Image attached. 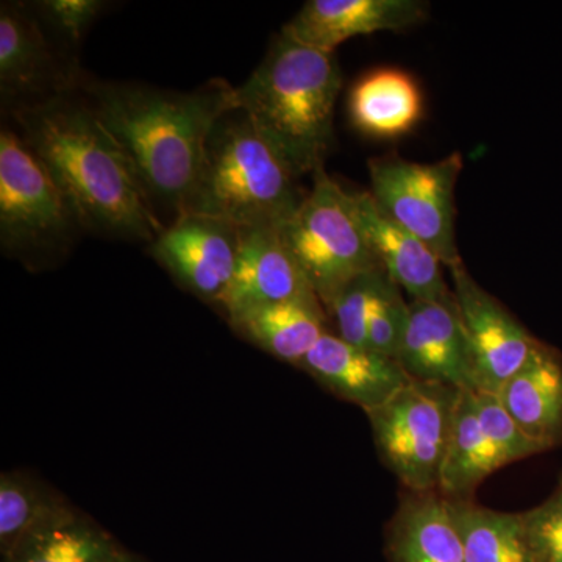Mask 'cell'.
I'll list each match as a JSON object with an SVG mask.
<instances>
[{"label":"cell","instance_id":"obj_1","mask_svg":"<svg viewBox=\"0 0 562 562\" xmlns=\"http://www.w3.org/2000/svg\"><path fill=\"white\" fill-rule=\"evenodd\" d=\"M80 90L120 144L151 210L160 206L176 217L183 213L211 131L238 109L236 88L222 79L194 91L83 79Z\"/></svg>","mask_w":562,"mask_h":562},{"label":"cell","instance_id":"obj_2","mask_svg":"<svg viewBox=\"0 0 562 562\" xmlns=\"http://www.w3.org/2000/svg\"><path fill=\"white\" fill-rule=\"evenodd\" d=\"M18 133L60 187L83 231L154 243L162 225L120 144L83 95H58L10 113Z\"/></svg>","mask_w":562,"mask_h":562},{"label":"cell","instance_id":"obj_3","mask_svg":"<svg viewBox=\"0 0 562 562\" xmlns=\"http://www.w3.org/2000/svg\"><path fill=\"white\" fill-rule=\"evenodd\" d=\"M341 87L335 54L280 33L249 79L236 88V99L261 138L301 179L324 166Z\"/></svg>","mask_w":562,"mask_h":562},{"label":"cell","instance_id":"obj_4","mask_svg":"<svg viewBox=\"0 0 562 562\" xmlns=\"http://www.w3.org/2000/svg\"><path fill=\"white\" fill-rule=\"evenodd\" d=\"M297 180L247 114L228 111L206 139L183 213L205 214L241 228H280L305 199Z\"/></svg>","mask_w":562,"mask_h":562},{"label":"cell","instance_id":"obj_5","mask_svg":"<svg viewBox=\"0 0 562 562\" xmlns=\"http://www.w3.org/2000/svg\"><path fill=\"white\" fill-rule=\"evenodd\" d=\"M81 222L31 147L11 127L0 133V247L32 269L69 254Z\"/></svg>","mask_w":562,"mask_h":562},{"label":"cell","instance_id":"obj_6","mask_svg":"<svg viewBox=\"0 0 562 562\" xmlns=\"http://www.w3.org/2000/svg\"><path fill=\"white\" fill-rule=\"evenodd\" d=\"M280 233L324 308L355 277L382 269L358 220L353 194L324 166L314 171L312 191Z\"/></svg>","mask_w":562,"mask_h":562},{"label":"cell","instance_id":"obj_7","mask_svg":"<svg viewBox=\"0 0 562 562\" xmlns=\"http://www.w3.org/2000/svg\"><path fill=\"white\" fill-rule=\"evenodd\" d=\"M460 394L409 380L390 401L366 413L383 464L408 492L439 490Z\"/></svg>","mask_w":562,"mask_h":562},{"label":"cell","instance_id":"obj_8","mask_svg":"<svg viewBox=\"0 0 562 562\" xmlns=\"http://www.w3.org/2000/svg\"><path fill=\"white\" fill-rule=\"evenodd\" d=\"M462 155L416 162L391 154L369 160L371 195L380 210L427 244L447 269L461 262L457 244L454 190Z\"/></svg>","mask_w":562,"mask_h":562},{"label":"cell","instance_id":"obj_9","mask_svg":"<svg viewBox=\"0 0 562 562\" xmlns=\"http://www.w3.org/2000/svg\"><path fill=\"white\" fill-rule=\"evenodd\" d=\"M32 5L0 7V95L13 111L70 94L83 77Z\"/></svg>","mask_w":562,"mask_h":562},{"label":"cell","instance_id":"obj_10","mask_svg":"<svg viewBox=\"0 0 562 562\" xmlns=\"http://www.w3.org/2000/svg\"><path fill=\"white\" fill-rule=\"evenodd\" d=\"M243 228L198 213H181L150 244V255L172 279L202 301L220 303L231 286Z\"/></svg>","mask_w":562,"mask_h":562},{"label":"cell","instance_id":"obj_11","mask_svg":"<svg viewBox=\"0 0 562 562\" xmlns=\"http://www.w3.org/2000/svg\"><path fill=\"white\" fill-rule=\"evenodd\" d=\"M449 271L458 312L471 344L475 391L498 394L541 342L476 283L464 262H458Z\"/></svg>","mask_w":562,"mask_h":562},{"label":"cell","instance_id":"obj_12","mask_svg":"<svg viewBox=\"0 0 562 562\" xmlns=\"http://www.w3.org/2000/svg\"><path fill=\"white\" fill-rule=\"evenodd\" d=\"M395 360L412 382L475 391V364L454 294L446 301L408 303Z\"/></svg>","mask_w":562,"mask_h":562},{"label":"cell","instance_id":"obj_13","mask_svg":"<svg viewBox=\"0 0 562 562\" xmlns=\"http://www.w3.org/2000/svg\"><path fill=\"white\" fill-rule=\"evenodd\" d=\"M430 3L420 0H310L281 35L312 49L335 54L355 36L401 32L428 16Z\"/></svg>","mask_w":562,"mask_h":562},{"label":"cell","instance_id":"obj_14","mask_svg":"<svg viewBox=\"0 0 562 562\" xmlns=\"http://www.w3.org/2000/svg\"><path fill=\"white\" fill-rule=\"evenodd\" d=\"M310 294L314 291L281 238L280 228H243L235 276L217 303L228 321L261 306Z\"/></svg>","mask_w":562,"mask_h":562},{"label":"cell","instance_id":"obj_15","mask_svg":"<svg viewBox=\"0 0 562 562\" xmlns=\"http://www.w3.org/2000/svg\"><path fill=\"white\" fill-rule=\"evenodd\" d=\"M316 382L364 413L379 408L409 382L395 358L325 333L301 366Z\"/></svg>","mask_w":562,"mask_h":562},{"label":"cell","instance_id":"obj_16","mask_svg":"<svg viewBox=\"0 0 562 562\" xmlns=\"http://www.w3.org/2000/svg\"><path fill=\"white\" fill-rule=\"evenodd\" d=\"M355 206L369 246L401 290L414 301H446L453 291L442 276V261L417 236L401 227L380 210L371 192H355Z\"/></svg>","mask_w":562,"mask_h":562},{"label":"cell","instance_id":"obj_17","mask_svg":"<svg viewBox=\"0 0 562 562\" xmlns=\"http://www.w3.org/2000/svg\"><path fill=\"white\" fill-rule=\"evenodd\" d=\"M390 562H465L452 506L438 491L408 492L386 532Z\"/></svg>","mask_w":562,"mask_h":562},{"label":"cell","instance_id":"obj_18","mask_svg":"<svg viewBox=\"0 0 562 562\" xmlns=\"http://www.w3.org/2000/svg\"><path fill=\"white\" fill-rule=\"evenodd\" d=\"M506 412L546 449L562 439V361L539 344L530 360L498 392Z\"/></svg>","mask_w":562,"mask_h":562},{"label":"cell","instance_id":"obj_19","mask_svg":"<svg viewBox=\"0 0 562 562\" xmlns=\"http://www.w3.org/2000/svg\"><path fill=\"white\" fill-rule=\"evenodd\" d=\"M327 312L317 295L291 299L251 310L231 321L243 338L277 360L301 368L325 335Z\"/></svg>","mask_w":562,"mask_h":562},{"label":"cell","instance_id":"obj_20","mask_svg":"<svg viewBox=\"0 0 562 562\" xmlns=\"http://www.w3.org/2000/svg\"><path fill=\"white\" fill-rule=\"evenodd\" d=\"M424 114V95L405 70L383 68L362 77L350 92L355 127L373 138H397L416 127Z\"/></svg>","mask_w":562,"mask_h":562},{"label":"cell","instance_id":"obj_21","mask_svg":"<svg viewBox=\"0 0 562 562\" xmlns=\"http://www.w3.org/2000/svg\"><path fill=\"white\" fill-rule=\"evenodd\" d=\"M120 550L109 532L63 503L32 528L3 562H109Z\"/></svg>","mask_w":562,"mask_h":562},{"label":"cell","instance_id":"obj_22","mask_svg":"<svg viewBox=\"0 0 562 562\" xmlns=\"http://www.w3.org/2000/svg\"><path fill=\"white\" fill-rule=\"evenodd\" d=\"M505 461L484 435L475 408V391H461L442 462L439 494L447 501H472L473 491Z\"/></svg>","mask_w":562,"mask_h":562},{"label":"cell","instance_id":"obj_23","mask_svg":"<svg viewBox=\"0 0 562 562\" xmlns=\"http://www.w3.org/2000/svg\"><path fill=\"white\" fill-rule=\"evenodd\" d=\"M465 562H531L520 514L498 513L472 501H449Z\"/></svg>","mask_w":562,"mask_h":562},{"label":"cell","instance_id":"obj_24","mask_svg":"<svg viewBox=\"0 0 562 562\" xmlns=\"http://www.w3.org/2000/svg\"><path fill=\"white\" fill-rule=\"evenodd\" d=\"M43 483L20 472L0 479V550L7 557L41 520L63 505Z\"/></svg>","mask_w":562,"mask_h":562},{"label":"cell","instance_id":"obj_25","mask_svg":"<svg viewBox=\"0 0 562 562\" xmlns=\"http://www.w3.org/2000/svg\"><path fill=\"white\" fill-rule=\"evenodd\" d=\"M390 277L383 269L360 273L350 280L336 297L328 303L325 312L331 314L336 324V335L353 346L368 347L369 322L376 302L386 286Z\"/></svg>","mask_w":562,"mask_h":562},{"label":"cell","instance_id":"obj_26","mask_svg":"<svg viewBox=\"0 0 562 562\" xmlns=\"http://www.w3.org/2000/svg\"><path fill=\"white\" fill-rule=\"evenodd\" d=\"M475 408L484 435L501 454L505 464L525 460L547 450L517 425L512 414L506 412L498 394L475 391Z\"/></svg>","mask_w":562,"mask_h":562},{"label":"cell","instance_id":"obj_27","mask_svg":"<svg viewBox=\"0 0 562 562\" xmlns=\"http://www.w3.org/2000/svg\"><path fill=\"white\" fill-rule=\"evenodd\" d=\"M99 0H46L32 3L43 24L63 46H77L105 9Z\"/></svg>","mask_w":562,"mask_h":562},{"label":"cell","instance_id":"obj_28","mask_svg":"<svg viewBox=\"0 0 562 562\" xmlns=\"http://www.w3.org/2000/svg\"><path fill=\"white\" fill-rule=\"evenodd\" d=\"M520 516L531 562H562V487Z\"/></svg>","mask_w":562,"mask_h":562},{"label":"cell","instance_id":"obj_29","mask_svg":"<svg viewBox=\"0 0 562 562\" xmlns=\"http://www.w3.org/2000/svg\"><path fill=\"white\" fill-rule=\"evenodd\" d=\"M401 291L394 281L387 280L368 327L369 349L391 358L397 357L408 319V303L403 301Z\"/></svg>","mask_w":562,"mask_h":562},{"label":"cell","instance_id":"obj_30","mask_svg":"<svg viewBox=\"0 0 562 562\" xmlns=\"http://www.w3.org/2000/svg\"><path fill=\"white\" fill-rule=\"evenodd\" d=\"M109 562H140L138 558L133 557V554L125 552L124 549H121L120 552L114 554L113 558Z\"/></svg>","mask_w":562,"mask_h":562},{"label":"cell","instance_id":"obj_31","mask_svg":"<svg viewBox=\"0 0 562 562\" xmlns=\"http://www.w3.org/2000/svg\"><path fill=\"white\" fill-rule=\"evenodd\" d=\"M561 487H562V484H561Z\"/></svg>","mask_w":562,"mask_h":562}]
</instances>
